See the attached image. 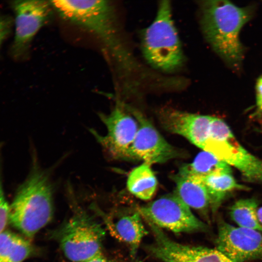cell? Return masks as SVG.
<instances>
[{"instance_id":"cell-1","label":"cell","mask_w":262,"mask_h":262,"mask_svg":"<svg viewBox=\"0 0 262 262\" xmlns=\"http://www.w3.org/2000/svg\"><path fill=\"white\" fill-rule=\"evenodd\" d=\"M63 19L94 34L114 61L128 89L139 88L153 73L144 69L125 45L120 34L113 5L108 0H50Z\"/></svg>"},{"instance_id":"cell-2","label":"cell","mask_w":262,"mask_h":262,"mask_svg":"<svg viewBox=\"0 0 262 262\" xmlns=\"http://www.w3.org/2000/svg\"><path fill=\"white\" fill-rule=\"evenodd\" d=\"M199 5L204 38L228 66L239 71L245 54L240 34L253 16L252 8L239 7L225 0H203Z\"/></svg>"},{"instance_id":"cell-3","label":"cell","mask_w":262,"mask_h":262,"mask_svg":"<svg viewBox=\"0 0 262 262\" xmlns=\"http://www.w3.org/2000/svg\"><path fill=\"white\" fill-rule=\"evenodd\" d=\"M27 177L9 204V223L28 239L33 238L52 220V187L48 174L33 158Z\"/></svg>"},{"instance_id":"cell-4","label":"cell","mask_w":262,"mask_h":262,"mask_svg":"<svg viewBox=\"0 0 262 262\" xmlns=\"http://www.w3.org/2000/svg\"><path fill=\"white\" fill-rule=\"evenodd\" d=\"M143 55L154 69L172 73L181 67L185 58L168 0L160 1L153 22L143 32Z\"/></svg>"},{"instance_id":"cell-5","label":"cell","mask_w":262,"mask_h":262,"mask_svg":"<svg viewBox=\"0 0 262 262\" xmlns=\"http://www.w3.org/2000/svg\"><path fill=\"white\" fill-rule=\"evenodd\" d=\"M61 249L72 262H83L102 253L105 231L87 213L78 212L62 227L58 233Z\"/></svg>"},{"instance_id":"cell-6","label":"cell","mask_w":262,"mask_h":262,"mask_svg":"<svg viewBox=\"0 0 262 262\" xmlns=\"http://www.w3.org/2000/svg\"><path fill=\"white\" fill-rule=\"evenodd\" d=\"M14 14V36L9 54L16 61L28 57L33 39L50 19L54 11L50 0H18L10 2Z\"/></svg>"},{"instance_id":"cell-7","label":"cell","mask_w":262,"mask_h":262,"mask_svg":"<svg viewBox=\"0 0 262 262\" xmlns=\"http://www.w3.org/2000/svg\"><path fill=\"white\" fill-rule=\"evenodd\" d=\"M137 210L147 221L176 233L207 229L176 193L164 195Z\"/></svg>"},{"instance_id":"cell-8","label":"cell","mask_w":262,"mask_h":262,"mask_svg":"<svg viewBox=\"0 0 262 262\" xmlns=\"http://www.w3.org/2000/svg\"><path fill=\"white\" fill-rule=\"evenodd\" d=\"M122 104L138 123L137 133L126 160H140L151 164L164 163L184 155L182 151L169 144L141 112Z\"/></svg>"},{"instance_id":"cell-9","label":"cell","mask_w":262,"mask_h":262,"mask_svg":"<svg viewBox=\"0 0 262 262\" xmlns=\"http://www.w3.org/2000/svg\"><path fill=\"white\" fill-rule=\"evenodd\" d=\"M101 120L106 126L104 136L92 131L103 149L112 157L126 159L138 129L134 116L123 105L118 104L109 114H100Z\"/></svg>"},{"instance_id":"cell-10","label":"cell","mask_w":262,"mask_h":262,"mask_svg":"<svg viewBox=\"0 0 262 262\" xmlns=\"http://www.w3.org/2000/svg\"><path fill=\"white\" fill-rule=\"evenodd\" d=\"M216 249L234 262L262 259V234L251 229L219 221Z\"/></svg>"},{"instance_id":"cell-11","label":"cell","mask_w":262,"mask_h":262,"mask_svg":"<svg viewBox=\"0 0 262 262\" xmlns=\"http://www.w3.org/2000/svg\"><path fill=\"white\" fill-rule=\"evenodd\" d=\"M158 118L166 131L184 137L202 149L210 137L212 116L165 108L159 112Z\"/></svg>"},{"instance_id":"cell-12","label":"cell","mask_w":262,"mask_h":262,"mask_svg":"<svg viewBox=\"0 0 262 262\" xmlns=\"http://www.w3.org/2000/svg\"><path fill=\"white\" fill-rule=\"evenodd\" d=\"M216 157L237 169L247 180L262 184V159L246 149L233 133L219 142Z\"/></svg>"},{"instance_id":"cell-13","label":"cell","mask_w":262,"mask_h":262,"mask_svg":"<svg viewBox=\"0 0 262 262\" xmlns=\"http://www.w3.org/2000/svg\"><path fill=\"white\" fill-rule=\"evenodd\" d=\"M141 216L136 209L123 214L109 224L111 232L129 246L132 255L136 253L142 240L148 233Z\"/></svg>"},{"instance_id":"cell-14","label":"cell","mask_w":262,"mask_h":262,"mask_svg":"<svg viewBox=\"0 0 262 262\" xmlns=\"http://www.w3.org/2000/svg\"><path fill=\"white\" fill-rule=\"evenodd\" d=\"M176 194L190 208L204 212L210 207L207 190L202 181L178 174L174 178Z\"/></svg>"},{"instance_id":"cell-15","label":"cell","mask_w":262,"mask_h":262,"mask_svg":"<svg viewBox=\"0 0 262 262\" xmlns=\"http://www.w3.org/2000/svg\"><path fill=\"white\" fill-rule=\"evenodd\" d=\"M34 252L33 246L26 237L8 230L0 233V262H23Z\"/></svg>"},{"instance_id":"cell-16","label":"cell","mask_w":262,"mask_h":262,"mask_svg":"<svg viewBox=\"0 0 262 262\" xmlns=\"http://www.w3.org/2000/svg\"><path fill=\"white\" fill-rule=\"evenodd\" d=\"M204 183L210 199V207L214 213L220 206L225 198L236 190H246L247 188L237 182L231 171L210 176L198 180Z\"/></svg>"},{"instance_id":"cell-17","label":"cell","mask_w":262,"mask_h":262,"mask_svg":"<svg viewBox=\"0 0 262 262\" xmlns=\"http://www.w3.org/2000/svg\"><path fill=\"white\" fill-rule=\"evenodd\" d=\"M231 171L229 164L209 152L199 153L193 162L181 167L178 174L201 180L207 177Z\"/></svg>"},{"instance_id":"cell-18","label":"cell","mask_w":262,"mask_h":262,"mask_svg":"<svg viewBox=\"0 0 262 262\" xmlns=\"http://www.w3.org/2000/svg\"><path fill=\"white\" fill-rule=\"evenodd\" d=\"M150 165L143 162L131 170L127 180L129 191L136 197L144 200H149L153 196L158 184Z\"/></svg>"},{"instance_id":"cell-19","label":"cell","mask_w":262,"mask_h":262,"mask_svg":"<svg viewBox=\"0 0 262 262\" xmlns=\"http://www.w3.org/2000/svg\"><path fill=\"white\" fill-rule=\"evenodd\" d=\"M258 202L254 198L241 199L231 206L229 214L238 227L257 230L262 233V225L257 214Z\"/></svg>"},{"instance_id":"cell-20","label":"cell","mask_w":262,"mask_h":262,"mask_svg":"<svg viewBox=\"0 0 262 262\" xmlns=\"http://www.w3.org/2000/svg\"><path fill=\"white\" fill-rule=\"evenodd\" d=\"M3 144L0 143V233L9 223V204L4 191L3 181Z\"/></svg>"},{"instance_id":"cell-21","label":"cell","mask_w":262,"mask_h":262,"mask_svg":"<svg viewBox=\"0 0 262 262\" xmlns=\"http://www.w3.org/2000/svg\"><path fill=\"white\" fill-rule=\"evenodd\" d=\"M13 27V18L0 12V50L3 43L11 34Z\"/></svg>"},{"instance_id":"cell-22","label":"cell","mask_w":262,"mask_h":262,"mask_svg":"<svg viewBox=\"0 0 262 262\" xmlns=\"http://www.w3.org/2000/svg\"><path fill=\"white\" fill-rule=\"evenodd\" d=\"M256 102L257 111L262 112V76L257 79L255 86Z\"/></svg>"},{"instance_id":"cell-23","label":"cell","mask_w":262,"mask_h":262,"mask_svg":"<svg viewBox=\"0 0 262 262\" xmlns=\"http://www.w3.org/2000/svg\"><path fill=\"white\" fill-rule=\"evenodd\" d=\"M83 262H110L102 253Z\"/></svg>"},{"instance_id":"cell-24","label":"cell","mask_w":262,"mask_h":262,"mask_svg":"<svg viewBox=\"0 0 262 262\" xmlns=\"http://www.w3.org/2000/svg\"><path fill=\"white\" fill-rule=\"evenodd\" d=\"M257 214L260 223L262 225V207L257 209Z\"/></svg>"},{"instance_id":"cell-25","label":"cell","mask_w":262,"mask_h":262,"mask_svg":"<svg viewBox=\"0 0 262 262\" xmlns=\"http://www.w3.org/2000/svg\"><path fill=\"white\" fill-rule=\"evenodd\" d=\"M140 262V261H137V262Z\"/></svg>"}]
</instances>
